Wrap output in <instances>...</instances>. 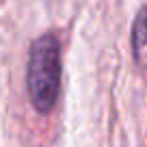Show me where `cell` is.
Returning <instances> with one entry per match:
<instances>
[{
    "label": "cell",
    "mask_w": 147,
    "mask_h": 147,
    "mask_svg": "<svg viewBox=\"0 0 147 147\" xmlns=\"http://www.w3.org/2000/svg\"><path fill=\"white\" fill-rule=\"evenodd\" d=\"M28 93L39 113H50L61 91V46L54 35H41L30 46Z\"/></svg>",
    "instance_id": "1"
},
{
    "label": "cell",
    "mask_w": 147,
    "mask_h": 147,
    "mask_svg": "<svg viewBox=\"0 0 147 147\" xmlns=\"http://www.w3.org/2000/svg\"><path fill=\"white\" fill-rule=\"evenodd\" d=\"M132 52L138 67L147 69V7H143L134 18L132 26Z\"/></svg>",
    "instance_id": "2"
}]
</instances>
